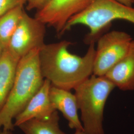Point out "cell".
<instances>
[{
    "label": "cell",
    "mask_w": 134,
    "mask_h": 134,
    "mask_svg": "<svg viewBox=\"0 0 134 134\" xmlns=\"http://www.w3.org/2000/svg\"><path fill=\"white\" fill-rule=\"evenodd\" d=\"M19 59L6 49L0 59V112L10 94Z\"/></svg>",
    "instance_id": "obj_11"
},
{
    "label": "cell",
    "mask_w": 134,
    "mask_h": 134,
    "mask_svg": "<svg viewBox=\"0 0 134 134\" xmlns=\"http://www.w3.org/2000/svg\"><path fill=\"white\" fill-rule=\"evenodd\" d=\"M26 4V0H0V16L10 10Z\"/></svg>",
    "instance_id": "obj_14"
},
{
    "label": "cell",
    "mask_w": 134,
    "mask_h": 134,
    "mask_svg": "<svg viewBox=\"0 0 134 134\" xmlns=\"http://www.w3.org/2000/svg\"><path fill=\"white\" fill-rule=\"evenodd\" d=\"M0 134H13L12 131L10 130H3V131L0 133Z\"/></svg>",
    "instance_id": "obj_19"
},
{
    "label": "cell",
    "mask_w": 134,
    "mask_h": 134,
    "mask_svg": "<svg viewBox=\"0 0 134 134\" xmlns=\"http://www.w3.org/2000/svg\"><path fill=\"white\" fill-rule=\"evenodd\" d=\"M39 49H35L19 59L14 81L5 105L0 112V128L13 131V120L24 110L43 85L39 58Z\"/></svg>",
    "instance_id": "obj_2"
},
{
    "label": "cell",
    "mask_w": 134,
    "mask_h": 134,
    "mask_svg": "<svg viewBox=\"0 0 134 134\" xmlns=\"http://www.w3.org/2000/svg\"><path fill=\"white\" fill-rule=\"evenodd\" d=\"M49 97L54 108L60 111L68 120L70 128L83 130L78 116L79 109L75 94H72L70 91L51 85Z\"/></svg>",
    "instance_id": "obj_9"
},
{
    "label": "cell",
    "mask_w": 134,
    "mask_h": 134,
    "mask_svg": "<svg viewBox=\"0 0 134 134\" xmlns=\"http://www.w3.org/2000/svg\"><path fill=\"white\" fill-rule=\"evenodd\" d=\"M50 0H26V9L29 10L42 9Z\"/></svg>",
    "instance_id": "obj_15"
},
{
    "label": "cell",
    "mask_w": 134,
    "mask_h": 134,
    "mask_svg": "<svg viewBox=\"0 0 134 134\" xmlns=\"http://www.w3.org/2000/svg\"><path fill=\"white\" fill-rule=\"evenodd\" d=\"M5 50L4 47H3V46L2 45V44L0 42V59L2 57L3 53L4 52Z\"/></svg>",
    "instance_id": "obj_17"
},
{
    "label": "cell",
    "mask_w": 134,
    "mask_h": 134,
    "mask_svg": "<svg viewBox=\"0 0 134 134\" xmlns=\"http://www.w3.org/2000/svg\"><path fill=\"white\" fill-rule=\"evenodd\" d=\"M121 19L134 24V7L119 3L115 0H93L81 12L72 16L66 24L62 35L77 25L88 27L89 33L86 42H95L104 29L115 20Z\"/></svg>",
    "instance_id": "obj_4"
},
{
    "label": "cell",
    "mask_w": 134,
    "mask_h": 134,
    "mask_svg": "<svg viewBox=\"0 0 134 134\" xmlns=\"http://www.w3.org/2000/svg\"><path fill=\"white\" fill-rule=\"evenodd\" d=\"M93 0H50L35 18L48 26H52L62 35L68 21L72 16L85 10Z\"/></svg>",
    "instance_id": "obj_7"
},
{
    "label": "cell",
    "mask_w": 134,
    "mask_h": 134,
    "mask_svg": "<svg viewBox=\"0 0 134 134\" xmlns=\"http://www.w3.org/2000/svg\"><path fill=\"white\" fill-rule=\"evenodd\" d=\"M60 117L57 110L46 119H32L18 126L25 134H66L59 126Z\"/></svg>",
    "instance_id": "obj_12"
},
{
    "label": "cell",
    "mask_w": 134,
    "mask_h": 134,
    "mask_svg": "<svg viewBox=\"0 0 134 134\" xmlns=\"http://www.w3.org/2000/svg\"><path fill=\"white\" fill-rule=\"evenodd\" d=\"M104 76L121 91H134V40L124 57Z\"/></svg>",
    "instance_id": "obj_10"
},
{
    "label": "cell",
    "mask_w": 134,
    "mask_h": 134,
    "mask_svg": "<svg viewBox=\"0 0 134 134\" xmlns=\"http://www.w3.org/2000/svg\"><path fill=\"white\" fill-rule=\"evenodd\" d=\"M115 85L105 76L92 75L74 89L81 124L87 134H104L103 114Z\"/></svg>",
    "instance_id": "obj_3"
},
{
    "label": "cell",
    "mask_w": 134,
    "mask_h": 134,
    "mask_svg": "<svg viewBox=\"0 0 134 134\" xmlns=\"http://www.w3.org/2000/svg\"><path fill=\"white\" fill-rule=\"evenodd\" d=\"M46 24L24 12L10 40L8 49L20 59L35 49H40L44 43Z\"/></svg>",
    "instance_id": "obj_6"
},
{
    "label": "cell",
    "mask_w": 134,
    "mask_h": 134,
    "mask_svg": "<svg viewBox=\"0 0 134 134\" xmlns=\"http://www.w3.org/2000/svg\"><path fill=\"white\" fill-rule=\"evenodd\" d=\"M132 40L129 34L118 30L111 31L98 38L92 75L104 76L124 57Z\"/></svg>",
    "instance_id": "obj_5"
},
{
    "label": "cell",
    "mask_w": 134,
    "mask_h": 134,
    "mask_svg": "<svg viewBox=\"0 0 134 134\" xmlns=\"http://www.w3.org/2000/svg\"><path fill=\"white\" fill-rule=\"evenodd\" d=\"M70 41L44 44L39 49V58L44 79L51 85L68 91L75 89L93 74L95 42L89 44L83 56L71 53Z\"/></svg>",
    "instance_id": "obj_1"
},
{
    "label": "cell",
    "mask_w": 134,
    "mask_h": 134,
    "mask_svg": "<svg viewBox=\"0 0 134 134\" xmlns=\"http://www.w3.org/2000/svg\"><path fill=\"white\" fill-rule=\"evenodd\" d=\"M24 6L15 8L0 16V42L5 49L24 14Z\"/></svg>",
    "instance_id": "obj_13"
},
{
    "label": "cell",
    "mask_w": 134,
    "mask_h": 134,
    "mask_svg": "<svg viewBox=\"0 0 134 134\" xmlns=\"http://www.w3.org/2000/svg\"><path fill=\"white\" fill-rule=\"evenodd\" d=\"M51 83L44 79L43 85L38 92L29 101L20 113L14 118V127H18L24 122L32 119L48 118L56 111L49 97Z\"/></svg>",
    "instance_id": "obj_8"
},
{
    "label": "cell",
    "mask_w": 134,
    "mask_h": 134,
    "mask_svg": "<svg viewBox=\"0 0 134 134\" xmlns=\"http://www.w3.org/2000/svg\"><path fill=\"white\" fill-rule=\"evenodd\" d=\"M74 134H87L83 130H76V132Z\"/></svg>",
    "instance_id": "obj_18"
},
{
    "label": "cell",
    "mask_w": 134,
    "mask_h": 134,
    "mask_svg": "<svg viewBox=\"0 0 134 134\" xmlns=\"http://www.w3.org/2000/svg\"><path fill=\"white\" fill-rule=\"evenodd\" d=\"M115 1L121 4H123L124 5L130 6V7H133V5L134 4V0H115Z\"/></svg>",
    "instance_id": "obj_16"
}]
</instances>
